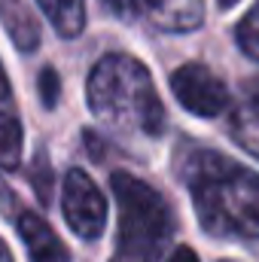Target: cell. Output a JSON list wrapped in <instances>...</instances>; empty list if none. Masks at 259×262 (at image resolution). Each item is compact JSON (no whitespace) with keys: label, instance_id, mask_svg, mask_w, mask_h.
<instances>
[{"label":"cell","instance_id":"4","mask_svg":"<svg viewBox=\"0 0 259 262\" xmlns=\"http://www.w3.org/2000/svg\"><path fill=\"white\" fill-rule=\"evenodd\" d=\"M171 92L183 110L201 119H217L229 110V89L207 64H180L171 73Z\"/></svg>","mask_w":259,"mask_h":262},{"label":"cell","instance_id":"8","mask_svg":"<svg viewBox=\"0 0 259 262\" xmlns=\"http://www.w3.org/2000/svg\"><path fill=\"white\" fill-rule=\"evenodd\" d=\"M146 15L156 28L171 34H186L201 28L204 21V0H140Z\"/></svg>","mask_w":259,"mask_h":262},{"label":"cell","instance_id":"16","mask_svg":"<svg viewBox=\"0 0 259 262\" xmlns=\"http://www.w3.org/2000/svg\"><path fill=\"white\" fill-rule=\"evenodd\" d=\"M168 262H198V256L192 253V247H177V250L168 256Z\"/></svg>","mask_w":259,"mask_h":262},{"label":"cell","instance_id":"1","mask_svg":"<svg viewBox=\"0 0 259 262\" xmlns=\"http://www.w3.org/2000/svg\"><path fill=\"white\" fill-rule=\"evenodd\" d=\"M195 213L210 235L259 238V174L238 162L195 149L183 168Z\"/></svg>","mask_w":259,"mask_h":262},{"label":"cell","instance_id":"2","mask_svg":"<svg viewBox=\"0 0 259 262\" xmlns=\"http://www.w3.org/2000/svg\"><path fill=\"white\" fill-rule=\"evenodd\" d=\"M85 95L95 119L119 137H159L165 131V104L149 70L134 55H104L89 73Z\"/></svg>","mask_w":259,"mask_h":262},{"label":"cell","instance_id":"17","mask_svg":"<svg viewBox=\"0 0 259 262\" xmlns=\"http://www.w3.org/2000/svg\"><path fill=\"white\" fill-rule=\"evenodd\" d=\"M3 98H9V79H6V73H3V67H0V101Z\"/></svg>","mask_w":259,"mask_h":262},{"label":"cell","instance_id":"13","mask_svg":"<svg viewBox=\"0 0 259 262\" xmlns=\"http://www.w3.org/2000/svg\"><path fill=\"white\" fill-rule=\"evenodd\" d=\"M40 95H43V107L52 110L58 104V95H61V79H58V70L55 67H43L40 70Z\"/></svg>","mask_w":259,"mask_h":262},{"label":"cell","instance_id":"14","mask_svg":"<svg viewBox=\"0 0 259 262\" xmlns=\"http://www.w3.org/2000/svg\"><path fill=\"white\" fill-rule=\"evenodd\" d=\"M34 183H37V195H40V201H49V192H52V171L46 168V162H43V159H37Z\"/></svg>","mask_w":259,"mask_h":262},{"label":"cell","instance_id":"3","mask_svg":"<svg viewBox=\"0 0 259 262\" xmlns=\"http://www.w3.org/2000/svg\"><path fill=\"white\" fill-rule=\"evenodd\" d=\"M110 186L119 201V262H159L174 232L168 201L149 183L125 171H116Z\"/></svg>","mask_w":259,"mask_h":262},{"label":"cell","instance_id":"11","mask_svg":"<svg viewBox=\"0 0 259 262\" xmlns=\"http://www.w3.org/2000/svg\"><path fill=\"white\" fill-rule=\"evenodd\" d=\"M21 165V125L15 116L0 110V168L12 171Z\"/></svg>","mask_w":259,"mask_h":262},{"label":"cell","instance_id":"6","mask_svg":"<svg viewBox=\"0 0 259 262\" xmlns=\"http://www.w3.org/2000/svg\"><path fill=\"white\" fill-rule=\"evenodd\" d=\"M229 134L241 149L259 159V76L241 79V98L229 110Z\"/></svg>","mask_w":259,"mask_h":262},{"label":"cell","instance_id":"12","mask_svg":"<svg viewBox=\"0 0 259 262\" xmlns=\"http://www.w3.org/2000/svg\"><path fill=\"white\" fill-rule=\"evenodd\" d=\"M235 37H238V46L247 58H253L259 64V0L247 9V15L238 21L235 28Z\"/></svg>","mask_w":259,"mask_h":262},{"label":"cell","instance_id":"7","mask_svg":"<svg viewBox=\"0 0 259 262\" xmlns=\"http://www.w3.org/2000/svg\"><path fill=\"white\" fill-rule=\"evenodd\" d=\"M18 232H21V241L28 244L31 262H70L64 241L52 232V226L40 213L25 210L18 216Z\"/></svg>","mask_w":259,"mask_h":262},{"label":"cell","instance_id":"9","mask_svg":"<svg viewBox=\"0 0 259 262\" xmlns=\"http://www.w3.org/2000/svg\"><path fill=\"white\" fill-rule=\"evenodd\" d=\"M0 21L9 34V40L21 49V52H34L40 46V21L34 15V9L28 6V0H0Z\"/></svg>","mask_w":259,"mask_h":262},{"label":"cell","instance_id":"15","mask_svg":"<svg viewBox=\"0 0 259 262\" xmlns=\"http://www.w3.org/2000/svg\"><path fill=\"white\" fill-rule=\"evenodd\" d=\"M104 6L119 18H134L140 12V0H104Z\"/></svg>","mask_w":259,"mask_h":262},{"label":"cell","instance_id":"20","mask_svg":"<svg viewBox=\"0 0 259 262\" xmlns=\"http://www.w3.org/2000/svg\"><path fill=\"white\" fill-rule=\"evenodd\" d=\"M223 262H238V259H223Z\"/></svg>","mask_w":259,"mask_h":262},{"label":"cell","instance_id":"19","mask_svg":"<svg viewBox=\"0 0 259 262\" xmlns=\"http://www.w3.org/2000/svg\"><path fill=\"white\" fill-rule=\"evenodd\" d=\"M235 3H238V0H220V6H223V9H229V6H235Z\"/></svg>","mask_w":259,"mask_h":262},{"label":"cell","instance_id":"5","mask_svg":"<svg viewBox=\"0 0 259 262\" xmlns=\"http://www.w3.org/2000/svg\"><path fill=\"white\" fill-rule=\"evenodd\" d=\"M61 210H64L67 226H70L82 241L101 238L104 223H107V201H104L101 189L95 186V180H92L85 171H79V168H70V171H67Z\"/></svg>","mask_w":259,"mask_h":262},{"label":"cell","instance_id":"18","mask_svg":"<svg viewBox=\"0 0 259 262\" xmlns=\"http://www.w3.org/2000/svg\"><path fill=\"white\" fill-rule=\"evenodd\" d=\"M0 262H12V253H9V247L0 241Z\"/></svg>","mask_w":259,"mask_h":262},{"label":"cell","instance_id":"10","mask_svg":"<svg viewBox=\"0 0 259 262\" xmlns=\"http://www.w3.org/2000/svg\"><path fill=\"white\" fill-rule=\"evenodd\" d=\"M37 3L61 37L70 40V37L82 34V28H85V0H37Z\"/></svg>","mask_w":259,"mask_h":262}]
</instances>
